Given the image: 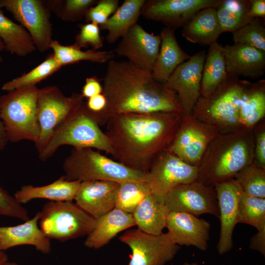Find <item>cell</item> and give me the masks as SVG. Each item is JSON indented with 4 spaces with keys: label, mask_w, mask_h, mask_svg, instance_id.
I'll return each instance as SVG.
<instances>
[{
    "label": "cell",
    "mask_w": 265,
    "mask_h": 265,
    "mask_svg": "<svg viewBox=\"0 0 265 265\" xmlns=\"http://www.w3.org/2000/svg\"><path fill=\"white\" fill-rule=\"evenodd\" d=\"M118 0H98L90 7L84 18L87 23H93L100 26L105 23L119 7Z\"/></svg>",
    "instance_id": "obj_41"
},
{
    "label": "cell",
    "mask_w": 265,
    "mask_h": 265,
    "mask_svg": "<svg viewBox=\"0 0 265 265\" xmlns=\"http://www.w3.org/2000/svg\"><path fill=\"white\" fill-rule=\"evenodd\" d=\"M63 169L68 181L146 182L147 173L132 170L90 148H73L64 160Z\"/></svg>",
    "instance_id": "obj_6"
},
{
    "label": "cell",
    "mask_w": 265,
    "mask_h": 265,
    "mask_svg": "<svg viewBox=\"0 0 265 265\" xmlns=\"http://www.w3.org/2000/svg\"><path fill=\"white\" fill-rule=\"evenodd\" d=\"M228 75L223 46L217 42L210 46L203 66L200 96L213 91Z\"/></svg>",
    "instance_id": "obj_29"
},
{
    "label": "cell",
    "mask_w": 265,
    "mask_h": 265,
    "mask_svg": "<svg viewBox=\"0 0 265 265\" xmlns=\"http://www.w3.org/2000/svg\"><path fill=\"white\" fill-rule=\"evenodd\" d=\"M84 99L78 93L66 96L56 86L39 89L37 117L40 136L35 144L39 154L44 150L57 127L79 108Z\"/></svg>",
    "instance_id": "obj_9"
},
{
    "label": "cell",
    "mask_w": 265,
    "mask_h": 265,
    "mask_svg": "<svg viewBox=\"0 0 265 265\" xmlns=\"http://www.w3.org/2000/svg\"><path fill=\"white\" fill-rule=\"evenodd\" d=\"M232 33L234 44L247 45L265 52V27L260 18H254Z\"/></svg>",
    "instance_id": "obj_38"
},
{
    "label": "cell",
    "mask_w": 265,
    "mask_h": 265,
    "mask_svg": "<svg viewBox=\"0 0 265 265\" xmlns=\"http://www.w3.org/2000/svg\"><path fill=\"white\" fill-rule=\"evenodd\" d=\"M254 158L256 159V165L265 169V132L262 130L256 137L254 145Z\"/></svg>",
    "instance_id": "obj_45"
},
{
    "label": "cell",
    "mask_w": 265,
    "mask_h": 265,
    "mask_svg": "<svg viewBox=\"0 0 265 265\" xmlns=\"http://www.w3.org/2000/svg\"><path fill=\"white\" fill-rule=\"evenodd\" d=\"M229 75L257 79L265 72V52L240 44L223 46Z\"/></svg>",
    "instance_id": "obj_21"
},
{
    "label": "cell",
    "mask_w": 265,
    "mask_h": 265,
    "mask_svg": "<svg viewBox=\"0 0 265 265\" xmlns=\"http://www.w3.org/2000/svg\"><path fill=\"white\" fill-rule=\"evenodd\" d=\"M222 0H145L141 9L144 18L158 22L166 27H183L198 11L217 8Z\"/></svg>",
    "instance_id": "obj_15"
},
{
    "label": "cell",
    "mask_w": 265,
    "mask_h": 265,
    "mask_svg": "<svg viewBox=\"0 0 265 265\" xmlns=\"http://www.w3.org/2000/svg\"><path fill=\"white\" fill-rule=\"evenodd\" d=\"M151 190L148 183L137 180L119 182L116 190L115 208L132 213Z\"/></svg>",
    "instance_id": "obj_34"
},
{
    "label": "cell",
    "mask_w": 265,
    "mask_h": 265,
    "mask_svg": "<svg viewBox=\"0 0 265 265\" xmlns=\"http://www.w3.org/2000/svg\"><path fill=\"white\" fill-rule=\"evenodd\" d=\"M4 49V45L2 40L0 39V51H2Z\"/></svg>",
    "instance_id": "obj_50"
},
{
    "label": "cell",
    "mask_w": 265,
    "mask_h": 265,
    "mask_svg": "<svg viewBox=\"0 0 265 265\" xmlns=\"http://www.w3.org/2000/svg\"><path fill=\"white\" fill-rule=\"evenodd\" d=\"M40 229L50 239L65 241L88 236L97 219L72 201H50L40 212Z\"/></svg>",
    "instance_id": "obj_8"
},
{
    "label": "cell",
    "mask_w": 265,
    "mask_h": 265,
    "mask_svg": "<svg viewBox=\"0 0 265 265\" xmlns=\"http://www.w3.org/2000/svg\"><path fill=\"white\" fill-rule=\"evenodd\" d=\"M103 92V87L97 77H88L82 87L81 94L84 98L88 99Z\"/></svg>",
    "instance_id": "obj_44"
},
{
    "label": "cell",
    "mask_w": 265,
    "mask_h": 265,
    "mask_svg": "<svg viewBox=\"0 0 265 265\" xmlns=\"http://www.w3.org/2000/svg\"><path fill=\"white\" fill-rule=\"evenodd\" d=\"M64 145L77 149L95 148L111 156L113 154L105 132L84 102L55 129L44 150L39 154V159L46 161Z\"/></svg>",
    "instance_id": "obj_5"
},
{
    "label": "cell",
    "mask_w": 265,
    "mask_h": 265,
    "mask_svg": "<svg viewBox=\"0 0 265 265\" xmlns=\"http://www.w3.org/2000/svg\"><path fill=\"white\" fill-rule=\"evenodd\" d=\"M8 261V257L7 255L4 253V251L0 250V265H3Z\"/></svg>",
    "instance_id": "obj_49"
},
{
    "label": "cell",
    "mask_w": 265,
    "mask_h": 265,
    "mask_svg": "<svg viewBox=\"0 0 265 265\" xmlns=\"http://www.w3.org/2000/svg\"><path fill=\"white\" fill-rule=\"evenodd\" d=\"M161 44L160 34L154 35L136 24L122 38L114 51L136 67L151 72Z\"/></svg>",
    "instance_id": "obj_17"
},
{
    "label": "cell",
    "mask_w": 265,
    "mask_h": 265,
    "mask_svg": "<svg viewBox=\"0 0 265 265\" xmlns=\"http://www.w3.org/2000/svg\"><path fill=\"white\" fill-rule=\"evenodd\" d=\"M249 7V0H222L216 9L223 32L232 33L250 22Z\"/></svg>",
    "instance_id": "obj_33"
},
{
    "label": "cell",
    "mask_w": 265,
    "mask_h": 265,
    "mask_svg": "<svg viewBox=\"0 0 265 265\" xmlns=\"http://www.w3.org/2000/svg\"><path fill=\"white\" fill-rule=\"evenodd\" d=\"M4 8L29 34L35 46L41 53L50 49L53 27L48 6L40 0H0Z\"/></svg>",
    "instance_id": "obj_11"
},
{
    "label": "cell",
    "mask_w": 265,
    "mask_h": 265,
    "mask_svg": "<svg viewBox=\"0 0 265 265\" xmlns=\"http://www.w3.org/2000/svg\"><path fill=\"white\" fill-rule=\"evenodd\" d=\"M118 184L111 181L82 182L74 198L76 204L97 219L115 208Z\"/></svg>",
    "instance_id": "obj_20"
},
{
    "label": "cell",
    "mask_w": 265,
    "mask_h": 265,
    "mask_svg": "<svg viewBox=\"0 0 265 265\" xmlns=\"http://www.w3.org/2000/svg\"><path fill=\"white\" fill-rule=\"evenodd\" d=\"M219 133L191 115H184L168 150L186 163L199 167L209 145Z\"/></svg>",
    "instance_id": "obj_13"
},
{
    "label": "cell",
    "mask_w": 265,
    "mask_h": 265,
    "mask_svg": "<svg viewBox=\"0 0 265 265\" xmlns=\"http://www.w3.org/2000/svg\"><path fill=\"white\" fill-rule=\"evenodd\" d=\"M166 227L177 245L193 246L201 251L208 249L211 224L207 220L187 213L170 212Z\"/></svg>",
    "instance_id": "obj_19"
},
{
    "label": "cell",
    "mask_w": 265,
    "mask_h": 265,
    "mask_svg": "<svg viewBox=\"0 0 265 265\" xmlns=\"http://www.w3.org/2000/svg\"><path fill=\"white\" fill-rule=\"evenodd\" d=\"M87 99L86 102H84L86 107L93 114L97 122L99 116L106 108L107 105L106 97L103 92Z\"/></svg>",
    "instance_id": "obj_43"
},
{
    "label": "cell",
    "mask_w": 265,
    "mask_h": 265,
    "mask_svg": "<svg viewBox=\"0 0 265 265\" xmlns=\"http://www.w3.org/2000/svg\"><path fill=\"white\" fill-rule=\"evenodd\" d=\"M169 212L165 204L159 203L151 192L132 214L138 229L149 234L158 235L162 234L166 227Z\"/></svg>",
    "instance_id": "obj_27"
},
{
    "label": "cell",
    "mask_w": 265,
    "mask_h": 265,
    "mask_svg": "<svg viewBox=\"0 0 265 265\" xmlns=\"http://www.w3.org/2000/svg\"><path fill=\"white\" fill-rule=\"evenodd\" d=\"M53 53L31 71L3 84L2 90L7 92L16 89L36 86V84L52 75L61 68Z\"/></svg>",
    "instance_id": "obj_35"
},
{
    "label": "cell",
    "mask_w": 265,
    "mask_h": 265,
    "mask_svg": "<svg viewBox=\"0 0 265 265\" xmlns=\"http://www.w3.org/2000/svg\"><path fill=\"white\" fill-rule=\"evenodd\" d=\"M103 87L107 105L98 118L100 126L106 125L111 116L120 114L184 113L173 91L154 80L151 72L129 61H109Z\"/></svg>",
    "instance_id": "obj_2"
},
{
    "label": "cell",
    "mask_w": 265,
    "mask_h": 265,
    "mask_svg": "<svg viewBox=\"0 0 265 265\" xmlns=\"http://www.w3.org/2000/svg\"><path fill=\"white\" fill-rule=\"evenodd\" d=\"M50 49L53 50V55L61 66L83 60L104 63L113 59L115 56L113 50L99 51L91 49L83 51L74 44L63 45L54 40L50 45Z\"/></svg>",
    "instance_id": "obj_32"
},
{
    "label": "cell",
    "mask_w": 265,
    "mask_h": 265,
    "mask_svg": "<svg viewBox=\"0 0 265 265\" xmlns=\"http://www.w3.org/2000/svg\"><path fill=\"white\" fill-rule=\"evenodd\" d=\"M206 56L205 51L195 53L179 65L165 83L176 94L186 115L191 114L200 96Z\"/></svg>",
    "instance_id": "obj_16"
},
{
    "label": "cell",
    "mask_w": 265,
    "mask_h": 265,
    "mask_svg": "<svg viewBox=\"0 0 265 265\" xmlns=\"http://www.w3.org/2000/svg\"><path fill=\"white\" fill-rule=\"evenodd\" d=\"M238 223L252 226L258 231L265 229V198L251 196L242 191L238 205Z\"/></svg>",
    "instance_id": "obj_36"
},
{
    "label": "cell",
    "mask_w": 265,
    "mask_h": 265,
    "mask_svg": "<svg viewBox=\"0 0 265 265\" xmlns=\"http://www.w3.org/2000/svg\"><path fill=\"white\" fill-rule=\"evenodd\" d=\"M184 113L158 112L111 116L105 134L115 160L147 173L155 158L172 144Z\"/></svg>",
    "instance_id": "obj_1"
},
{
    "label": "cell",
    "mask_w": 265,
    "mask_h": 265,
    "mask_svg": "<svg viewBox=\"0 0 265 265\" xmlns=\"http://www.w3.org/2000/svg\"><path fill=\"white\" fill-rule=\"evenodd\" d=\"M164 204L169 212H185L196 216L205 213L218 218L219 216L215 189L197 180L173 188L166 195Z\"/></svg>",
    "instance_id": "obj_14"
},
{
    "label": "cell",
    "mask_w": 265,
    "mask_h": 265,
    "mask_svg": "<svg viewBox=\"0 0 265 265\" xmlns=\"http://www.w3.org/2000/svg\"><path fill=\"white\" fill-rule=\"evenodd\" d=\"M252 129L241 128L219 133L209 145L199 166L197 181L212 186L232 179L253 163L254 143Z\"/></svg>",
    "instance_id": "obj_3"
},
{
    "label": "cell",
    "mask_w": 265,
    "mask_h": 265,
    "mask_svg": "<svg viewBox=\"0 0 265 265\" xmlns=\"http://www.w3.org/2000/svg\"><path fill=\"white\" fill-rule=\"evenodd\" d=\"M199 167L182 160L169 150L159 155L147 173L146 182L157 200L164 204L167 194L176 187L197 180Z\"/></svg>",
    "instance_id": "obj_10"
},
{
    "label": "cell",
    "mask_w": 265,
    "mask_h": 265,
    "mask_svg": "<svg viewBox=\"0 0 265 265\" xmlns=\"http://www.w3.org/2000/svg\"><path fill=\"white\" fill-rule=\"evenodd\" d=\"M134 226L132 213L115 208L97 219L94 228L84 241V245L90 248H100L118 233Z\"/></svg>",
    "instance_id": "obj_24"
},
{
    "label": "cell",
    "mask_w": 265,
    "mask_h": 265,
    "mask_svg": "<svg viewBox=\"0 0 265 265\" xmlns=\"http://www.w3.org/2000/svg\"><path fill=\"white\" fill-rule=\"evenodd\" d=\"M251 82L228 74L211 93L200 96L191 113L197 120L216 128L220 133L243 128L239 111Z\"/></svg>",
    "instance_id": "obj_4"
},
{
    "label": "cell",
    "mask_w": 265,
    "mask_h": 265,
    "mask_svg": "<svg viewBox=\"0 0 265 265\" xmlns=\"http://www.w3.org/2000/svg\"><path fill=\"white\" fill-rule=\"evenodd\" d=\"M0 216L18 218L24 221L29 219L28 212L21 204L6 190L0 186Z\"/></svg>",
    "instance_id": "obj_42"
},
{
    "label": "cell",
    "mask_w": 265,
    "mask_h": 265,
    "mask_svg": "<svg viewBox=\"0 0 265 265\" xmlns=\"http://www.w3.org/2000/svg\"><path fill=\"white\" fill-rule=\"evenodd\" d=\"M3 61V58L0 55V63H1Z\"/></svg>",
    "instance_id": "obj_53"
},
{
    "label": "cell",
    "mask_w": 265,
    "mask_h": 265,
    "mask_svg": "<svg viewBox=\"0 0 265 265\" xmlns=\"http://www.w3.org/2000/svg\"><path fill=\"white\" fill-rule=\"evenodd\" d=\"M182 27V34L187 41L204 46L217 42L223 33L214 7L200 10Z\"/></svg>",
    "instance_id": "obj_25"
},
{
    "label": "cell",
    "mask_w": 265,
    "mask_h": 265,
    "mask_svg": "<svg viewBox=\"0 0 265 265\" xmlns=\"http://www.w3.org/2000/svg\"><path fill=\"white\" fill-rule=\"evenodd\" d=\"M8 141L4 125L0 116V151L4 149Z\"/></svg>",
    "instance_id": "obj_48"
},
{
    "label": "cell",
    "mask_w": 265,
    "mask_h": 265,
    "mask_svg": "<svg viewBox=\"0 0 265 265\" xmlns=\"http://www.w3.org/2000/svg\"><path fill=\"white\" fill-rule=\"evenodd\" d=\"M265 115V80L251 83L239 111V121L243 128H252Z\"/></svg>",
    "instance_id": "obj_31"
},
{
    "label": "cell",
    "mask_w": 265,
    "mask_h": 265,
    "mask_svg": "<svg viewBox=\"0 0 265 265\" xmlns=\"http://www.w3.org/2000/svg\"><path fill=\"white\" fill-rule=\"evenodd\" d=\"M250 7L247 14L248 16L253 19L265 18V0H249Z\"/></svg>",
    "instance_id": "obj_47"
},
{
    "label": "cell",
    "mask_w": 265,
    "mask_h": 265,
    "mask_svg": "<svg viewBox=\"0 0 265 265\" xmlns=\"http://www.w3.org/2000/svg\"><path fill=\"white\" fill-rule=\"evenodd\" d=\"M243 191L251 196L265 198V169L252 163L240 170L233 178Z\"/></svg>",
    "instance_id": "obj_37"
},
{
    "label": "cell",
    "mask_w": 265,
    "mask_h": 265,
    "mask_svg": "<svg viewBox=\"0 0 265 265\" xmlns=\"http://www.w3.org/2000/svg\"><path fill=\"white\" fill-rule=\"evenodd\" d=\"M3 265H18L15 263L7 262Z\"/></svg>",
    "instance_id": "obj_51"
},
{
    "label": "cell",
    "mask_w": 265,
    "mask_h": 265,
    "mask_svg": "<svg viewBox=\"0 0 265 265\" xmlns=\"http://www.w3.org/2000/svg\"><path fill=\"white\" fill-rule=\"evenodd\" d=\"M40 212L23 224L0 227V250L4 251L20 245H31L44 254L51 251L50 239L38 226Z\"/></svg>",
    "instance_id": "obj_22"
},
{
    "label": "cell",
    "mask_w": 265,
    "mask_h": 265,
    "mask_svg": "<svg viewBox=\"0 0 265 265\" xmlns=\"http://www.w3.org/2000/svg\"><path fill=\"white\" fill-rule=\"evenodd\" d=\"M39 91L36 86L24 87L0 97V116L9 141L37 142L40 136L37 117Z\"/></svg>",
    "instance_id": "obj_7"
},
{
    "label": "cell",
    "mask_w": 265,
    "mask_h": 265,
    "mask_svg": "<svg viewBox=\"0 0 265 265\" xmlns=\"http://www.w3.org/2000/svg\"><path fill=\"white\" fill-rule=\"evenodd\" d=\"M214 186L220 221L217 250L222 255L230 251L233 247V234L238 223V201L243 190L234 178L217 183Z\"/></svg>",
    "instance_id": "obj_18"
},
{
    "label": "cell",
    "mask_w": 265,
    "mask_h": 265,
    "mask_svg": "<svg viewBox=\"0 0 265 265\" xmlns=\"http://www.w3.org/2000/svg\"><path fill=\"white\" fill-rule=\"evenodd\" d=\"M249 247L250 249L258 251L265 256V229L258 231L257 233L251 237Z\"/></svg>",
    "instance_id": "obj_46"
},
{
    "label": "cell",
    "mask_w": 265,
    "mask_h": 265,
    "mask_svg": "<svg viewBox=\"0 0 265 265\" xmlns=\"http://www.w3.org/2000/svg\"><path fill=\"white\" fill-rule=\"evenodd\" d=\"M174 31L165 27L159 33L161 37L159 51L151 75L154 80L162 83H165L175 69L190 57L179 46Z\"/></svg>",
    "instance_id": "obj_23"
},
{
    "label": "cell",
    "mask_w": 265,
    "mask_h": 265,
    "mask_svg": "<svg viewBox=\"0 0 265 265\" xmlns=\"http://www.w3.org/2000/svg\"><path fill=\"white\" fill-rule=\"evenodd\" d=\"M183 265H198L196 263H190L186 262L183 264Z\"/></svg>",
    "instance_id": "obj_52"
},
{
    "label": "cell",
    "mask_w": 265,
    "mask_h": 265,
    "mask_svg": "<svg viewBox=\"0 0 265 265\" xmlns=\"http://www.w3.org/2000/svg\"><path fill=\"white\" fill-rule=\"evenodd\" d=\"M80 31L75 38L73 44L77 47L82 48L91 47V49L97 51L101 48L104 45V38L100 35L99 26L93 23H87L84 24H80Z\"/></svg>",
    "instance_id": "obj_40"
},
{
    "label": "cell",
    "mask_w": 265,
    "mask_h": 265,
    "mask_svg": "<svg viewBox=\"0 0 265 265\" xmlns=\"http://www.w3.org/2000/svg\"><path fill=\"white\" fill-rule=\"evenodd\" d=\"M0 39L5 50L19 56H25L36 49L28 32L5 16L0 8Z\"/></svg>",
    "instance_id": "obj_30"
},
{
    "label": "cell",
    "mask_w": 265,
    "mask_h": 265,
    "mask_svg": "<svg viewBox=\"0 0 265 265\" xmlns=\"http://www.w3.org/2000/svg\"><path fill=\"white\" fill-rule=\"evenodd\" d=\"M80 183L79 181L67 180L63 176L46 186H24L16 192L14 196L21 204L36 198L46 199L54 202L72 201Z\"/></svg>",
    "instance_id": "obj_26"
},
{
    "label": "cell",
    "mask_w": 265,
    "mask_h": 265,
    "mask_svg": "<svg viewBox=\"0 0 265 265\" xmlns=\"http://www.w3.org/2000/svg\"><path fill=\"white\" fill-rule=\"evenodd\" d=\"M145 0H125L115 12L103 24L100 29L107 31L106 39L113 44L122 38L128 30L137 24Z\"/></svg>",
    "instance_id": "obj_28"
},
{
    "label": "cell",
    "mask_w": 265,
    "mask_h": 265,
    "mask_svg": "<svg viewBox=\"0 0 265 265\" xmlns=\"http://www.w3.org/2000/svg\"><path fill=\"white\" fill-rule=\"evenodd\" d=\"M98 0H53L50 2V8L61 19L76 22L84 17L88 9L95 5Z\"/></svg>",
    "instance_id": "obj_39"
},
{
    "label": "cell",
    "mask_w": 265,
    "mask_h": 265,
    "mask_svg": "<svg viewBox=\"0 0 265 265\" xmlns=\"http://www.w3.org/2000/svg\"><path fill=\"white\" fill-rule=\"evenodd\" d=\"M119 239L132 250L129 265H164L180 248L167 232L154 235L133 229L125 232Z\"/></svg>",
    "instance_id": "obj_12"
}]
</instances>
